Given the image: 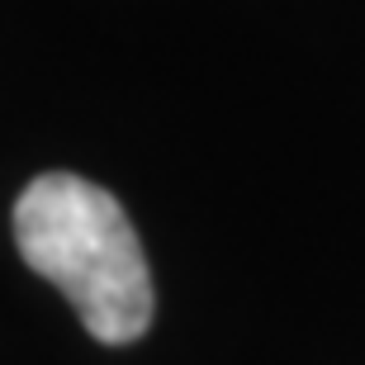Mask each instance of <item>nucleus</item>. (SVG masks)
<instances>
[{"label":"nucleus","mask_w":365,"mask_h":365,"mask_svg":"<svg viewBox=\"0 0 365 365\" xmlns=\"http://www.w3.org/2000/svg\"><path fill=\"white\" fill-rule=\"evenodd\" d=\"M10 228L24 266L71 299L95 341L128 346L152 327L157 294L148 252L105 185L71 171H48L14 200Z\"/></svg>","instance_id":"obj_1"}]
</instances>
